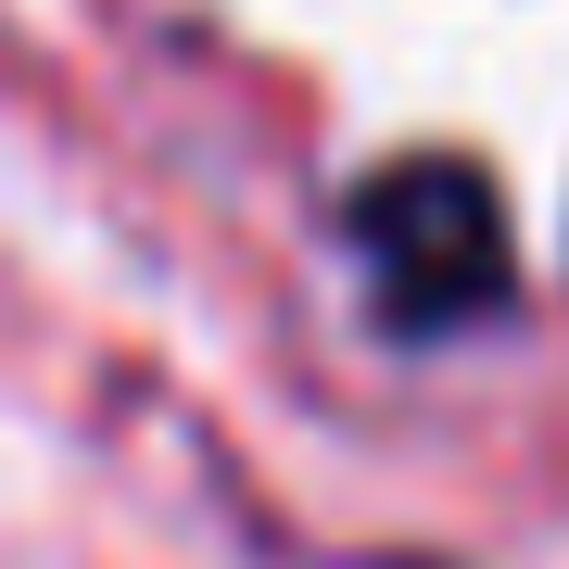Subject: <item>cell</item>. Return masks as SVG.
I'll return each mask as SVG.
<instances>
[{
    "mask_svg": "<svg viewBox=\"0 0 569 569\" xmlns=\"http://www.w3.org/2000/svg\"><path fill=\"white\" fill-rule=\"evenodd\" d=\"M355 266L380 291L392 342H456V329H493L519 291V241H507V190L468 152H392L355 178Z\"/></svg>",
    "mask_w": 569,
    "mask_h": 569,
    "instance_id": "obj_1",
    "label": "cell"
}]
</instances>
